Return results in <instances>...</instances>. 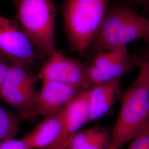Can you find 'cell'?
Here are the masks:
<instances>
[{
    "mask_svg": "<svg viewBox=\"0 0 149 149\" xmlns=\"http://www.w3.org/2000/svg\"><path fill=\"white\" fill-rule=\"evenodd\" d=\"M123 93L116 121L111 131L109 149H122L133 140L149 123V80L144 65Z\"/></svg>",
    "mask_w": 149,
    "mask_h": 149,
    "instance_id": "obj_1",
    "label": "cell"
},
{
    "mask_svg": "<svg viewBox=\"0 0 149 149\" xmlns=\"http://www.w3.org/2000/svg\"><path fill=\"white\" fill-rule=\"evenodd\" d=\"M112 0H64V29L72 50L85 56L100 31Z\"/></svg>",
    "mask_w": 149,
    "mask_h": 149,
    "instance_id": "obj_2",
    "label": "cell"
},
{
    "mask_svg": "<svg viewBox=\"0 0 149 149\" xmlns=\"http://www.w3.org/2000/svg\"><path fill=\"white\" fill-rule=\"evenodd\" d=\"M149 36V19L141 16L125 2L110 6L91 48L96 52L127 46Z\"/></svg>",
    "mask_w": 149,
    "mask_h": 149,
    "instance_id": "obj_3",
    "label": "cell"
},
{
    "mask_svg": "<svg viewBox=\"0 0 149 149\" xmlns=\"http://www.w3.org/2000/svg\"><path fill=\"white\" fill-rule=\"evenodd\" d=\"M16 22L22 31L47 57L57 49L56 9L52 0H17Z\"/></svg>",
    "mask_w": 149,
    "mask_h": 149,
    "instance_id": "obj_4",
    "label": "cell"
},
{
    "mask_svg": "<svg viewBox=\"0 0 149 149\" xmlns=\"http://www.w3.org/2000/svg\"><path fill=\"white\" fill-rule=\"evenodd\" d=\"M136 67L134 55L129 53L127 46L96 52L92 63L87 65V81L89 88L121 78Z\"/></svg>",
    "mask_w": 149,
    "mask_h": 149,
    "instance_id": "obj_5",
    "label": "cell"
},
{
    "mask_svg": "<svg viewBox=\"0 0 149 149\" xmlns=\"http://www.w3.org/2000/svg\"><path fill=\"white\" fill-rule=\"evenodd\" d=\"M34 44L16 21L0 15V58L26 69L36 59Z\"/></svg>",
    "mask_w": 149,
    "mask_h": 149,
    "instance_id": "obj_6",
    "label": "cell"
},
{
    "mask_svg": "<svg viewBox=\"0 0 149 149\" xmlns=\"http://www.w3.org/2000/svg\"><path fill=\"white\" fill-rule=\"evenodd\" d=\"M86 70L87 65L78 60L69 58L61 50H56L48 57L38 77L42 81H56L85 91L89 89Z\"/></svg>",
    "mask_w": 149,
    "mask_h": 149,
    "instance_id": "obj_7",
    "label": "cell"
},
{
    "mask_svg": "<svg viewBox=\"0 0 149 149\" xmlns=\"http://www.w3.org/2000/svg\"><path fill=\"white\" fill-rule=\"evenodd\" d=\"M38 91L37 116L58 113L67 106L84 91L78 87L53 81H42Z\"/></svg>",
    "mask_w": 149,
    "mask_h": 149,
    "instance_id": "obj_8",
    "label": "cell"
},
{
    "mask_svg": "<svg viewBox=\"0 0 149 149\" xmlns=\"http://www.w3.org/2000/svg\"><path fill=\"white\" fill-rule=\"evenodd\" d=\"M119 78L94 86L87 90L89 122L105 115L122 96Z\"/></svg>",
    "mask_w": 149,
    "mask_h": 149,
    "instance_id": "obj_9",
    "label": "cell"
},
{
    "mask_svg": "<svg viewBox=\"0 0 149 149\" xmlns=\"http://www.w3.org/2000/svg\"><path fill=\"white\" fill-rule=\"evenodd\" d=\"M64 124V109L47 116L23 139L28 149H45L59 137Z\"/></svg>",
    "mask_w": 149,
    "mask_h": 149,
    "instance_id": "obj_10",
    "label": "cell"
},
{
    "mask_svg": "<svg viewBox=\"0 0 149 149\" xmlns=\"http://www.w3.org/2000/svg\"><path fill=\"white\" fill-rule=\"evenodd\" d=\"M0 98L15 108L23 119L37 116L38 91L3 84L0 86Z\"/></svg>",
    "mask_w": 149,
    "mask_h": 149,
    "instance_id": "obj_11",
    "label": "cell"
},
{
    "mask_svg": "<svg viewBox=\"0 0 149 149\" xmlns=\"http://www.w3.org/2000/svg\"><path fill=\"white\" fill-rule=\"evenodd\" d=\"M110 134L101 127L79 130L71 137L68 149H109Z\"/></svg>",
    "mask_w": 149,
    "mask_h": 149,
    "instance_id": "obj_12",
    "label": "cell"
},
{
    "mask_svg": "<svg viewBox=\"0 0 149 149\" xmlns=\"http://www.w3.org/2000/svg\"><path fill=\"white\" fill-rule=\"evenodd\" d=\"M34 81V80L28 74L25 68L19 65L10 64L8 74L3 84L31 90L35 89Z\"/></svg>",
    "mask_w": 149,
    "mask_h": 149,
    "instance_id": "obj_13",
    "label": "cell"
},
{
    "mask_svg": "<svg viewBox=\"0 0 149 149\" xmlns=\"http://www.w3.org/2000/svg\"><path fill=\"white\" fill-rule=\"evenodd\" d=\"M19 119L0 106V143L13 138L18 133Z\"/></svg>",
    "mask_w": 149,
    "mask_h": 149,
    "instance_id": "obj_14",
    "label": "cell"
},
{
    "mask_svg": "<svg viewBox=\"0 0 149 149\" xmlns=\"http://www.w3.org/2000/svg\"><path fill=\"white\" fill-rule=\"evenodd\" d=\"M127 149H149V123L132 140Z\"/></svg>",
    "mask_w": 149,
    "mask_h": 149,
    "instance_id": "obj_15",
    "label": "cell"
},
{
    "mask_svg": "<svg viewBox=\"0 0 149 149\" xmlns=\"http://www.w3.org/2000/svg\"><path fill=\"white\" fill-rule=\"evenodd\" d=\"M0 149H28L26 143L21 140L9 139L0 143Z\"/></svg>",
    "mask_w": 149,
    "mask_h": 149,
    "instance_id": "obj_16",
    "label": "cell"
},
{
    "mask_svg": "<svg viewBox=\"0 0 149 149\" xmlns=\"http://www.w3.org/2000/svg\"><path fill=\"white\" fill-rule=\"evenodd\" d=\"M69 143L68 137L61 135L50 146L45 149H68Z\"/></svg>",
    "mask_w": 149,
    "mask_h": 149,
    "instance_id": "obj_17",
    "label": "cell"
},
{
    "mask_svg": "<svg viewBox=\"0 0 149 149\" xmlns=\"http://www.w3.org/2000/svg\"><path fill=\"white\" fill-rule=\"evenodd\" d=\"M124 2L136 11L144 7L147 8V11L149 12V0H126Z\"/></svg>",
    "mask_w": 149,
    "mask_h": 149,
    "instance_id": "obj_18",
    "label": "cell"
},
{
    "mask_svg": "<svg viewBox=\"0 0 149 149\" xmlns=\"http://www.w3.org/2000/svg\"><path fill=\"white\" fill-rule=\"evenodd\" d=\"M10 64H7L5 61L0 58V86L5 81L8 74Z\"/></svg>",
    "mask_w": 149,
    "mask_h": 149,
    "instance_id": "obj_19",
    "label": "cell"
},
{
    "mask_svg": "<svg viewBox=\"0 0 149 149\" xmlns=\"http://www.w3.org/2000/svg\"><path fill=\"white\" fill-rule=\"evenodd\" d=\"M144 48L143 53L139 56L141 59L149 61V36L143 39Z\"/></svg>",
    "mask_w": 149,
    "mask_h": 149,
    "instance_id": "obj_20",
    "label": "cell"
},
{
    "mask_svg": "<svg viewBox=\"0 0 149 149\" xmlns=\"http://www.w3.org/2000/svg\"><path fill=\"white\" fill-rule=\"evenodd\" d=\"M134 59L135 63L136 64H141L145 66V68L146 70V71H147V74H148L149 80V61L141 59L139 56H136V55H134Z\"/></svg>",
    "mask_w": 149,
    "mask_h": 149,
    "instance_id": "obj_21",
    "label": "cell"
}]
</instances>
